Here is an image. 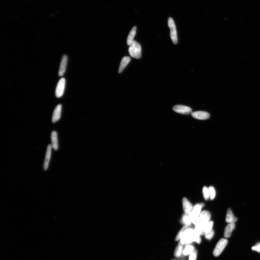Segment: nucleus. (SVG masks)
Segmentation results:
<instances>
[{
    "mask_svg": "<svg viewBox=\"0 0 260 260\" xmlns=\"http://www.w3.org/2000/svg\"><path fill=\"white\" fill-rule=\"evenodd\" d=\"M173 110L174 112L183 115H189L192 112V109L190 107L182 105L174 106Z\"/></svg>",
    "mask_w": 260,
    "mask_h": 260,
    "instance_id": "obj_8",
    "label": "nucleus"
},
{
    "mask_svg": "<svg viewBox=\"0 0 260 260\" xmlns=\"http://www.w3.org/2000/svg\"><path fill=\"white\" fill-rule=\"evenodd\" d=\"M52 148L51 145L49 144L48 145L44 163V170H47L48 167H49V163L51 157Z\"/></svg>",
    "mask_w": 260,
    "mask_h": 260,
    "instance_id": "obj_12",
    "label": "nucleus"
},
{
    "mask_svg": "<svg viewBox=\"0 0 260 260\" xmlns=\"http://www.w3.org/2000/svg\"><path fill=\"white\" fill-rule=\"evenodd\" d=\"M213 225V222H209L202 226V231L204 234L206 233L212 229Z\"/></svg>",
    "mask_w": 260,
    "mask_h": 260,
    "instance_id": "obj_19",
    "label": "nucleus"
},
{
    "mask_svg": "<svg viewBox=\"0 0 260 260\" xmlns=\"http://www.w3.org/2000/svg\"><path fill=\"white\" fill-rule=\"evenodd\" d=\"M129 53L131 56L135 59H140L141 56V47L140 44L133 41L129 45Z\"/></svg>",
    "mask_w": 260,
    "mask_h": 260,
    "instance_id": "obj_2",
    "label": "nucleus"
},
{
    "mask_svg": "<svg viewBox=\"0 0 260 260\" xmlns=\"http://www.w3.org/2000/svg\"><path fill=\"white\" fill-rule=\"evenodd\" d=\"M131 59L129 57H125L122 58L119 70V73H120L123 71L128 64L131 61Z\"/></svg>",
    "mask_w": 260,
    "mask_h": 260,
    "instance_id": "obj_16",
    "label": "nucleus"
},
{
    "mask_svg": "<svg viewBox=\"0 0 260 260\" xmlns=\"http://www.w3.org/2000/svg\"><path fill=\"white\" fill-rule=\"evenodd\" d=\"M195 250L194 247L190 245H187L183 251V254L184 255H190Z\"/></svg>",
    "mask_w": 260,
    "mask_h": 260,
    "instance_id": "obj_20",
    "label": "nucleus"
},
{
    "mask_svg": "<svg viewBox=\"0 0 260 260\" xmlns=\"http://www.w3.org/2000/svg\"><path fill=\"white\" fill-rule=\"evenodd\" d=\"M228 244L227 239H222L217 243L213 251V255L215 257H218L220 255Z\"/></svg>",
    "mask_w": 260,
    "mask_h": 260,
    "instance_id": "obj_4",
    "label": "nucleus"
},
{
    "mask_svg": "<svg viewBox=\"0 0 260 260\" xmlns=\"http://www.w3.org/2000/svg\"><path fill=\"white\" fill-rule=\"evenodd\" d=\"M192 116L195 119L200 120H207L210 118V114L205 111H196L192 113Z\"/></svg>",
    "mask_w": 260,
    "mask_h": 260,
    "instance_id": "obj_9",
    "label": "nucleus"
},
{
    "mask_svg": "<svg viewBox=\"0 0 260 260\" xmlns=\"http://www.w3.org/2000/svg\"><path fill=\"white\" fill-rule=\"evenodd\" d=\"M190 226L191 225H185V226L182 228L180 231L177 234L176 238L175 240L177 241L180 240L182 234H183L184 232L187 229V228H190Z\"/></svg>",
    "mask_w": 260,
    "mask_h": 260,
    "instance_id": "obj_22",
    "label": "nucleus"
},
{
    "mask_svg": "<svg viewBox=\"0 0 260 260\" xmlns=\"http://www.w3.org/2000/svg\"><path fill=\"white\" fill-rule=\"evenodd\" d=\"M252 250L260 252V243H258L255 246L252 247Z\"/></svg>",
    "mask_w": 260,
    "mask_h": 260,
    "instance_id": "obj_28",
    "label": "nucleus"
},
{
    "mask_svg": "<svg viewBox=\"0 0 260 260\" xmlns=\"http://www.w3.org/2000/svg\"><path fill=\"white\" fill-rule=\"evenodd\" d=\"M183 245L180 242L178 244L174 253V255L176 257H179L181 256L182 252H183Z\"/></svg>",
    "mask_w": 260,
    "mask_h": 260,
    "instance_id": "obj_21",
    "label": "nucleus"
},
{
    "mask_svg": "<svg viewBox=\"0 0 260 260\" xmlns=\"http://www.w3.org/2000/svg\"><path fill=\"white\" fill-rule=\"evenodd\" d=\"M66 80L64 78H62L59 80L57 83L55 90V96L57 98H60L64 94Z\"/></svg>",
    "mask_w": 260,
    "mask_h": 260,
    "instance_id": "obj_5",
    "label": "nucleus"
},
{
    "mask_svg": "<svg viewBox=\"0 0 260 260\" xmlns=\"http://www.w3.org/2000/svg\"><path fill=\"white\" fill-rule=\"evenodd\" d=\"M51 145L52 148L55 151L58 149V136L57 132L54 131L51 134Z\"/></svg>",
    "mask_w": 260,
    "mask_h": 260,
    "instance_id": "obj_14",
    "label": "nucleus"
},
{
    "mask_svg": "<svg viewBox=\"0 0 260 260\" xmlns=\"http://www.w3.org/2000/svg\"><path fill=\"white\" fill-rule=\"evenodd\" d=\"M211 217V214L209 212L207 211L202 212L198 216V223L197 225H200L203 226L204 225L210 222Z\"/></svg>",
    "mask_w": 260,
    "mask_h": 260,
    "instance_id": "obj_6",
    "label": "nucleus"
},
{
    "mask_svg": "<svg viewBox=\"0 0 260 260\" xmlns=\"http://www.w3.org/2000/svg\"><path fill=\"white\" fill-rule=\"evenodd\" d=\"M136 30L137 27L135 26L130 31L127 40V43L128 45L129 46L134 41L133 39L134 38L135 34H136Z\"/></svg>",
    "mask_w": 260,
    "mask_h": 260,
    "instance_id": "obj_18",
    "label": "nucleus"
},
{
    "mask_svg": "<svg viewBox=\"0 0 260 260\" xmlns=\"http://www.w3.org/2000/svg\"><path fill=\"white\" fill-rule=\"evenodd\" d=\"M183 206L185 214L188 215L193 209V206L187 198L183 199Z\"/></svg>",
    "mask_w": 260,
    "mask_h": 260,
    "instance_id": "obj_13",
    "label": "nucleus"
},
{
    "mask_svg": "<svg viewBox=\"0 0 260 260\" xmlns=\"http://www.w3.org/2000/svg\"><path fill=\"white\" fill-rule=\"evenodd\" d=\"M197 251L195 250L189 255V260H197Z\"/></svg>",
    "mask_w": 260,
    "mask_h": 260,
    "instance_id": "obj_27",
    "label": "nucleus"
},
{
    "mask_svg": "<svg viewBox=\"0 0 260 260\" xmlns=\"http://www.w3.org/2000/svg\"><path fill=\"white\" fill-rule=\"evenodd\" d=\"M210 197L211 200H213L215 197V191L214 187H209Z\"/></svg>",
    "mask_w": 260,
    "mask_h": 260,
    "instance_id": "obj_25",
    "label": "nucleus"
},
{
    "mask_svg": "<svg viewBox=\"0 0 260 260\" xmlns=\"http://www.w3.org/2000/svg\"><path fill=\"white\" fill-rule=\"evenodd\" d=\"M168 25L170 29V36L174 44L177 43L178 38L177 31L175 23L173 18H170L168 20Z\"/></svg>",
    "mask_w": 260,
    "mask_h": 260,
    "instance_id": "obj_3",
    "label": "nucleus"
},
{
    "mask_svg": "<svg viewBox=\"0 0 260 260\" xmlns=\"http://www.w3.org/2000/svg\"><path fill=\"white\" fill-rule=\"evenodd\" d=\"M62 111V105L61 104L57 105L54 110L52 121L53 123H55L60 119Z\"/></svg>",
    "mask_w": 260,
    "mask_h": 260,
    "instance_id": "obj_10",
    "label": "nucleus"
},
{
    "mask_svg": "<svg viewBox=\"0 0 260 260\" xmlns=\"http://www.w3.org/2000/svg\"><path fill=\"white\" fill-rule=\"evenodd\" d=\"M214 231H213V229H212L211 231L205 234V238L207 239H209V240H210V239L213 238V236H214Z\"/></svg>",
    "mask_w": 260,
    "mask_h": 260,
    "instance_id": "obj_26",
    "label": "nucleus"
},
{
    "mask_svg": "<svg viewBox=\"0 0 260 260\" xmlns=\"http://www.w3.org/2000/svg\"><path fill=\"white\" fill-rule=\"evenodd\" d=\"M182 222L185 224V225H191V222L190 219L189 218L188 215L185 214L184 215L182 218Z\"/></svg>",
    "mask_w": 260,
    "mask_h": 260,
    "instance_id": "obj_23",
    "label": "nucleus"
},
{
    "mask_svg": "<svg viewBox=\"0 0 260 260\" xmlns=\"http://www.w3.org/2000/svg\"><path fill=\"white\" fill-rule=\"evenodd\" d=\"M226 222L228 223H235L237 221V218H236L233 214L232 210L229 209H228L226 213Z\"/></svg>",
    "mask_w": 260,
    "mask_h": 260,
    "instance_id": "obj_17",
    "label": "nucleus"
},
{
    "mask_svg": "<svg viewBox=\"0 0 260 260\" xmlns=\"http://www.w3.org/2000/svg\"><path fill=\"white\" fill-rule=\"evenodd\" d=\"M203 193L205 199L208 200L210 197L209 188H207V187H204L203 189Z\"/></svg>",
    "mask_w": 260,
    "mask_h": 260,
    "instance_id": "obj_24",
    "label": "nucleus"
},
{
    "mask_svg": "<svg viewBox=\"0 0 260 260\" xmlns=\"http://www.w3.org/2000/svg\"><path fill=\"white\" fill-rule=\"evenodd\" d=\"M204 206V204L203 203L197 204L193 208L192 210L188 215L189 218L190 219L192 223L193 220L199 216L200 213H201L202 208Z\"/></svg>",
    "mask_w": 260,
    "mask_h": 260,
    "instance_id": "obj_7",
    "label": "nucleus"
},
{
    "mask_svg": "<svg viewBox=\"0 0 260 260\" xmlns=\"http://www.w3.org/2000/svg\"><path fill=\"white\" fill-rule=\"evenodd\" d=\"M68 59L67 56L66 55L63 56L59 71L58 74L59 76H62L66 72Z\"/></svg>",
    "mask_w": 260,
    "mask_h": 260,
    "instance_id": "obj_11",
    "label": "nucleus"
},
{
    "mask_svg": "<svg viewBox=\"0 0 260 260\" xmlns=\"http://www.w3.org/2000/svg\"><path fill=\"white\" fill-rule=\"evenodd\" d=\"M196 233L194 229L190 228H187L182 234L180 241L183 245H189L193 242H194L195 237Z\"/></svg>",
    "mask_w": 260,
    "mask_h": 260,
    "instance_id": "obj_1",
    "label": "nucleus"
},
{
    "mask_svg": "<svg viewBox=\"0 0 260 260\" xmlns=\"http://www.w3.org/2000/svg\"><path fill=\"white\" fill-rule=\"evenodd\" d=\"M235 223H229L225 228L224 232V236L226 238L231 237L232 232L235 229Z\"/></svg>",
    "mask_w": 260,
    "mask_h": 260,
    "instance_id": "obj_15",
    "label": "nucleus"
}]
</instances>
